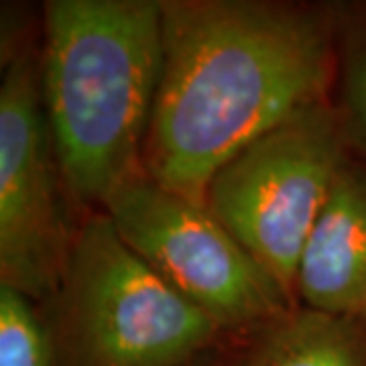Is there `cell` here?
I'll return each instance as SVG.
<instances>
[{
  "label": "cell",
  "mask_w": 366,
  "mask_h": 366,
  "mask_svg": "<svg viewBox=\"0 0 366 366\" xmlns=\"http://www.w3.org/2000/svg\"><path fill=\"white\" fill-rule=\"evenodd\" d=\"M45 307L53 366H192L226 334L120 238L102 209L74 222Z\"/></svg>",
  "instance_id": "3957f363"
},
{
  "label": "cell",
  "mask_w": 366,
  "mask_h": 366,
  "mask_svg": "<svg viewBox=\"0 0 366 366\" xmlns=\"http://www.w3.org/2000/svg\"><path fill=\"white\" fill-rule=\"evenodd\" d=\"M348 157L330 100L295 112L216 171L204 206L297 303L301 259Z\"/></svg>",
  "instance_id": "277c9868"
},
{
  "label": "cell",
  "mask_w": 366,
  "mask_h": 366,
  "mask_svg": "<svg viewBox=\"0 0 366 366\" xmlns=\"http://www.w3.org/2000/svg\"><path fill=\"white\" fill-rule=\"evenodd\" d=\"M163 0H47L37 49L55 159L74 206L100 209L143 171Z\"/></svg>",
  "instance_id": "7a4b0ae2"
},
{
  "label": "cell",
  "mask_w": 366,
  "mask_h": 366,
  "mask_svg": "<svg viewBox=\"0 0 366 366\" xmlns=\"http://www.w3.org/2000/svg\"><path fill=\"white\" fill-rule=\"evenodd\" d=\"M64 197L37 51L21 43L2 59L0 84V285L37 305L51 297L66 262L74 224Z\"/></svg>",
  "instance_id": "8992f818"
},
{
  "label": "cell",
  "mask_w": 366,
  "mask_h": 366,
  "mask_svg": "<svg viewBox=\"0 0 366 366\" xmlns=\"http://www.w3.org/2000/svg\"><path fill=\"white\" fill-rule=\"evenodd\" d=\"M238 366H366V320L295 305L249 334Z\"/></svg>",
  "instance_id": "ba28073f"
},
{
  "label": "cell",
  "mask_w": 366,
  "mask_h": 366,
  "mask_svg": "<svg viewBox=\"0 0 366 366\" xmlns=\"http://www.w3.org/2000/svg\"><path fill=\"white\" fill-rule=\"evenodd\" d=\"M300 305L366 320V163L348 153L297 273Z\"/></svg>",
  "instance_id": "52a82bcc"
},
{
  "label": "cell",
  "mask_w": 366,
  "mask_h": 366,
  "mask_svg": "<svg viewBox=\"0 0 366 366\" xmlns=\"http://www.w3.org/2000/svg\"><path fill=\"white\" fill-rule=\"evenodd\" d=\"M338 4L163 0L157 94L143 173L204 204L216 171L330 100Z\"/></svg>",
  "instance_id": "6da1fadb"
},
{
  "label": "cell",
  "mask_w": 366,
  "mask_h": 366,
  "mask_svg": "<svg viewBox=\"0 0 366 366\" xmlns=\"http://www.w3.org/2000/svg\"><path fill=\"white\" fill-rule=\"evenodd\" d=\"M330 104L348 153L366 163V4H338Z\"/></svg>",
  "instance_id": "9c48e42d"
},
{
  "label": "cell",
  "mask_w": 366,
  "mask_h": 366,
  "mask_svg": "<svg viewBox=\"0 0 366 366\" xmlns=\"http://www.w3.org/2000/svg\"><path fill=\"white\" fill-rule=\"evenodd\" d=\"M100 209L161 279L226 334H252L300 305L202 202L143 171L118 185Z\"/></svg>",
  "instance_id": "5b68a950"
},
{
  "label": "cell",
  "mask_w": 366,
  "mask_h": 366,
  "mask_svg": "<svg viewBox=\"0 0 366 366\" xmlns=\"http://www.w3.org/2000/svg\"><path fill=\"white\" fill-rule=\"evenodd\" d=\"M0 366H53V344L39 305L0 285Z\"/></svg>",
  "instance_id": "30bf717a"
},
{
  "label": "cell",
  "mask_w": 366,
  "mask_h": 366,
  "mask_svg": "<svg viewBox=\"0 0 366 366\" xmlns=\"http://www.w3.org/2000/svg\"><path fill=\"white\" fill-rule=\"evenodd\" d=\"M202 366H238V360H236V362H209V365Z\"/></svg>",
  "instance_id": "8fae6325"
}]
</instances>
